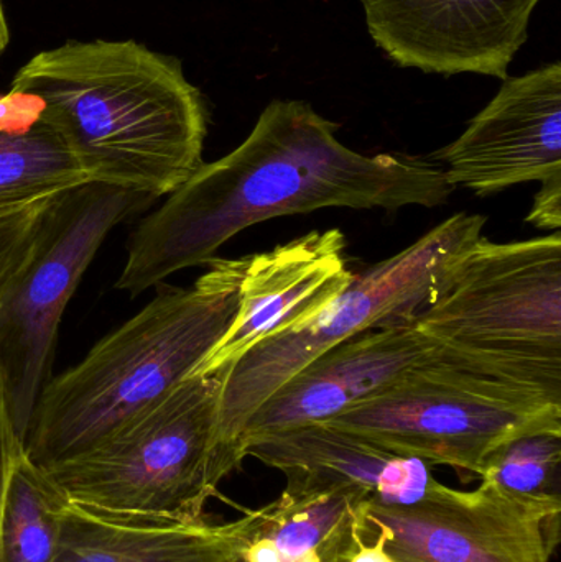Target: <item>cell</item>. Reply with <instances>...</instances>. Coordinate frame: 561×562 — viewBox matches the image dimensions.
Returning a JSON list of instances; mask_svg holds the SVG:
<instances>
[{
	"label": "cell",
	"mask_w": 561,
	"mask_h": 562,
	"mask_svg": "<svg viewBox=\"0 0 561 562\" xmlns=\"http://www.w3.org/2000/svg\"><path fill=\"white\" fill-rule=\"evenodd\" d=\"M339 125L300 101H273L249 137L203 164L128 239L115 286L137 296L203 266L234 236L282 216L325 207L384 210L447 204L455 188L428 157H368L336 137Z\"/></svg>",
	"instance_id": "obj_1"
},
{
	"label": "cell",
	"mask_w": 561,
	"mask_h": 562,
	"mask_svg": "<svg viewBox=\"0 0 561 562\" xmlns=\"http://www.w3.org/2000/svg\"><path fill=\"white\" fill-rule=\"evenodd\" d=\"M10 91L32 99L92 183L157 200L204 164L203 95L177 58L132 40L46 49L16 71Z\"/></svg>",
	"instance_id": "obj_2"
},
{
	"label": "cell",
	"mask_w": 561,
	"mask_h": 562,
	"mask_svg": "<svg viewBox=\"0 0 561 562\" xmlns=\"http://www.w3.org/2000/svg\"><path fill=\"white\" fill-rule=\"evenodd\" d=\"M246 262L214 259L193 288H165L48 380L26 429V458L46 469L82 454L194 375L236 317Z\"/></svg>",
	"instance_id": "obj_3"
},
{
	"label": "cell",
	"mask_w": 561,
	"mask_h": 562,
	"mask_svg": "<svg viewBox=\"0 0 561 562\" xmlns=\"http://www.w3.org/2000/svg\"><path fill=\"white\" fill-rule=\"evenodd\" d=\"M487 217L458 213L412 246L356 276L316 316L254 346L220 370L221 395L211 452L214 484L240 468L244 426L290 376L326 350L366 330L414 326L447 286L457 263L483 237Z\"/></svg>",
	"instance_id": "obj_4"
},
{
	"label": "cell",
	"mask_w": 561,
	"mask_h": 562,
	"mask_svg": "<svg viewBox=\"0 0 561 562\" xmlns=\"http://www.w3.org/2000/svg\"><path fill=\"white\" fill-rule=\"evenodd\" d=\"M326 425L384 451L480 479L491 452L530 432H561V403L441 359L438 346L382 392Z\"/></svg>",
	"instance_id": "obj_5"
},
{
	"label": "cell",
	"mask_w": 561,
	"mask_h": 562,
	"mask_svg": "<svg viewBox=\"0 0 561 562\" xmlns=\"http://www.w3.org/2000/svg\"><path fill=\"white\" fill-rule=\"evenodd\" d=\"M221 373L191 375L99 445L46 474L69 502L148 520H204Z\"/></svg>",
	"instance_id": "obj_6"
},
{
	"label": "cell",
	"mask_w": 561,
	"mask_h": 562,
	"mask_svg": "<svg viewBox=\"0 0 561 562\" xmlns=\"http://www.w3.org/2000/svg\"><path fill=\"white\" fill-rule=\"evenodd\" d=\"M415 327L560 390V231L519 243L481 237Z\"/></svg>",
	"instance_id": "obj_7"
},
{
	"label": "cell",
	"mask_w": 561,
	"mask_h": 562,
	"mask_svg": "<svg viewBox=\"0 0 561 562\" xmlns=\"http://www.w3.org/2000/svg\"><path fill=\"white\" fill-rule=\"evenodd\" d=\"M154 200L91 181L49 201L29 260L0 297V383L22 446L68 301L108 234Z\"/></svg>",
	"instance_id": "obj_8"
},
{
	"label": "cell",
	"mask_w": 561,
	"mask_h": 562,
	"mask_svg": "<svg viewBox=\"0 0 561 562\" xmlns=\"http://www.w3.org/2000/svg\"><path fill=\"white\" fill-rule=\"evenodd\" d=\"M560 501L435 482L417 504L384 507L366 501L359 528L385 537L394 562H549L559 543Z\"/></svg>",
	"instance_id": "obj_9"
},
{
	"label": "cell",
	"mask_w": 561,
	"mask_h": 562,
	"mask_svg": "<svg viewBox=\"0 0 561 562\" xmlns=\"http://www.w3.org/2000/svg\"><path fill=\"white\" fill-rule=\"evenodd\" d=\"M428 158L451 188L480 198L561 177L560 63L504 79L467 131Z\"/></svg>",
	"instance_id": "obj_10"
},
{
	"label": "cell",
	"mask_w": 561,
	"mask_h": 562,
	"mask_svg": "<svg viewBox=\"0 0 561 562\" xmlns=\"http://www.w3.org/2000/svg\"><path fill=\"white\" fill-rule=\"evenodd\" d=\"M540 0H361L375 45L402 68L507 79Z\"/></svg>",
	"instance_id": "obj_11"
},
{
	"label": "cell",
	"mask_w": 561,
	"mask_h": 562,
	"mask_svg": "<svg viewBox=\"0 0 561 562\" xmlns=\"http://www.w3.org/2000/svg\"><path fill=\"white\" fill-rule=\"evenodd\" d=\"M339 229L313 231L247 257L236 317L194 375L227 369L257 344L306 323L356 279Z\"/></svg>",
	"instance_id": "obj_12"
},
{
	"label": "cell",
	"mask_w": 561,
	"mask_h": 562,
	"mask_svg": "<svg viewBox=\"0 0 561 562\" xmlns=\"http://www.w3.org/2000/svg\"><path fill=\"white\" fill-rule=\"evenodd\" d=\"M438 340L414 326L366 330L323 352L290 376L250 416L239 442L326 422L378 395L402 372L427 360Z\"/></svg>",
	"instance_id": "obj_13"
},
{
	"label": "cell",
	"mask_w": 561,
	"mask_h": 562,
	"mask_svg": "<svg viewBox=\"0 0 561 562\" xmlns=\"http://www.w3.org/2000/svg\"><path fill=\"white\" fill-rule=\"evenodd\" d=\"M359 488L293 491L229 521L236 562H349L358 541Z\"/></svg>",
	"instance_id": "obj_14"
},
{
	"label": "cell",
	"mask_w": 561,
	"mask_h": 562,
	"mask_svg": "<svg viewBox=\"0 0 561 562\" xmlns=\"http://www.w3.org/2000/svg\"><path fill=\"white\" fill-rule=\"evenodd\" d=\"M52 562H236L227 524L148 520L69 502Z\"/></svg>",
	"instance_id": "obj_15"
},
{
	"label": "cell",
	"mask_w": 561,
	"mask_h": 562,
	"mask_svg": "<svg viewBox=\"0 0 561 562\" xmlns=\"http://www.w3.org/2000/svg\"><path fill=\"white\" fill-rule=\"evenodd\" d=\"M247 456L283 472L287 488H359L372 501L382 471L395 454L326 423H310L249 442Z\"/></svg>",
	"instance_id": "obj_16"
},
{
	"label": "cell",
	"mask_w": 561,
	"mask_h": 562,
	"mask_svg": "<svg viewBox=\"0 0 561 562\" xmlns=\"http://www.w3.org/2000/svg\"><path fill=\"white\" fill-rule=\"evenodd\" d=\"M91 183L29 95H0V213Z\"/></svg>",
	"instance_id": "obj_17"
},
{
	"label": "cell",
	"mask_w": 561,
	"mask_h": 562,
	"mask_svg": "<svg viewBox=\"0 0 561 562\" xmlns=\"http://www.w3.org/2000/svg\"><path fill=\"white\" fill-rule=\"evenodd\" d=\"M68 505L45 469L20 452L0 514V562H52Z\"/></svg>",
	"instance_id": "obj_18"
},
{
	"label": "cell",
	"mask_w": 561,
	"mask_h": 562,
	"mask_svg": "<svg viewBox=\"0 0 561 562\" xmlns=\"http://www.w3.org/2000/svg\"><path fill=\"white\" fill-rule=\"evenodd\" d=\"M561 432L519 436L491 452L480 481L537 501H560Z\"/></svg>",
	"instance_id": "obj_19"
},
{
	"label": "cell",
	"mask_w": 561,
	"mask_h": 562,
	"mask_svg": "<svg viewBox=\"0 0 561 562\" xmlns=\"http://www.w3.org/2000/svg\"><path fill=\"white\" fill-rule=\"evenodd\" d=\"M52 198L0 213V297L29 260Z\"/></svg>",
	"instance_id": "obj_20"
},
{
	"label": "cell",
	"mask_w": 561,
	"mask_h": 562,
	"mask_svg": "<svg viewBox=\"0 0 561 562\" xmlns=\"http://www.w3.org/2000/svg\"><path fill=\"white\" fill-rule=\"evenodd\" d=\"M435 482L430 464L418 458L395 454L385 464L371 502L384 507H408L420 502Z\"/></svg>",
	"instance_id": "obj_21"
},
{
	"label": "cell",
	"mask_w": 561,
	"mask_h": 562,
	"mask_svg": "<svg viewBox=\"0 0 561 562\" xmlns=\"http://www.w3.org/2000/svg\"><path fill=\"white\" fill-rule=\"evenodd\" d=\"M526 223L537 229H550L553 233L561 229V177L540 183Z\"/></svg>",
	"instance_id": "obj_22"
},
{
	"label": "cell",
	"mask_w": 561,
	"mask_h": 562,
	"mask_svg": "<svg viewBox=\"0 0 561 562\" xmlns=\"http://www.w3.org/2000/svg\"><path fill=\"white\" fill-rule=\"evenodd\" d=\"M23 451L22 442L16 438L3 396L2 383H0V514H2L3 497H5L7 484L12 474L16 456Z\"/></svg>",
	"instance_id": "obj_23"
},
{
	"label": "cell",
	"mask_w": 561,
	"mask_h": 562,
	"mask_svg": "<svg viewBox=\"0 0 561 562\" xmlns=\"http://www.w3.org/2000/svg\"><path fill=\"white\" fill-rule=\"evenodd\" d=\"M358 550L349 562H394L391 554L385 551V537L378 530H361Z\"/></svg>",
	"instance_id": "obj_24"
},
{
	"label": "cell",
	"mask_w": 561,
	"mask_h": 562,
	"mask_svg": "<svg viewBox=\"0 0 561 562\" xmlns=\"http://www.w3.org/2000/svg\"><path fill=\"white\" fill-rule=\"evenodd\" d=\"M9 40V26H7L5 13H3L2 0H0V55L5 52Z\"/></svg>",
	"instance_id": "obj_25"
}]
</instances>
